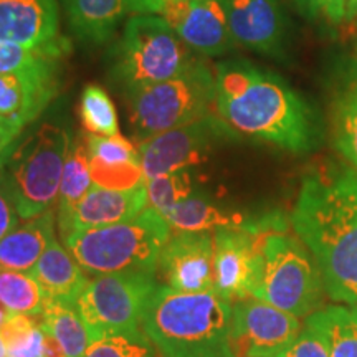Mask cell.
<instances>
[{
    "mask_svg": "<svg viewBox=\"0 0 357 357\" xmlns=\"http://www.w3.org/2000/svg\"><path fill=\"white\" fill-rule=\"evenodd\" d=\"M275 357H329V349L324 337L305 324L291 344Z\"/></svg>",
    "mask_w": 357,
    "mask_h": 357,
    "instance_id": "35",
    "label": "cell"
},
{
    "mask_svg": "<svg viewBox=\"0 0 357 357\" xmlns=\"http://www.w3.org/2000/svg\"><path fill=\"white\" fill-rule=\"evenodd\" d=\"M43 328V326H42ZM45 337H43V356L45 357H66V352L63 347H61L60 342L56 341L55 336H52L50 333L45 331Z\"/></svg>",
    "mask_w": 357,
    "mask_h": 357,
    "instance_id": "38",
    "label": "cell"
},
{
    "mask_svg": "<svg viewBox=\"0 0 357 357\" xmlns=\"http://www.w3.org/2000/svg\"><path fill=\"white\" fill-rule=\"evenodd\" d=\"M294 234L318 261L328 296L357 301V171L316 172L303 181L289 215Z\"/></svg>",
    "mask_w": 357,
    "mask_h": 357,
    "instance_id": "2",
    "label": "cell"
},
{
    "mask_svg": "<svg viewBox=\"0 0 357 357\" xmlns=\"http://www.w3.org/2000/svg\"><path fill=\"white\" fill-rule=\"evenodd\" d=\"M213 73V111L231 131L294 154L319 144L316 113L278 75L242 58L222 61Z\"/></svg>",
    "mask_w": 357,
    "mask_h": 357,
    "instance_id": "1",
    "label": "cell"
},
{
    "mask_svg": "<svg viewBox=\"0 0 357 357\" xmlns=\"http://www.w3.org/2000/svg\"><path fill=\"white\" fill-rule=\"evenodd\" d=\"M93 187L91 171H89V151L86 139L71 141L68 155L61 174L60 192H58L56 225L68 220L75 207Z\"/></svg>",
    "mask_w": 357,
    "mask_h": 357,
    "instance_id": "24",
    "label": "cell"
},
{
    "mask_svg": "<svg viewBox=\"0 0 357 357\" xmlns=\"http://www.w3.org/2000/svg\"><path fill=\"white\" fill-rule=\"evenodd\" d=\"M142 331L160 357H236L231 303L213 289L182 293L159 283L147 301Z\"/></svg>",
    "mask_w": 357,
    "mask_h": 357,
    "instance_id": "3",
    "label": "cell"
},
{
    "mask_svg": "<svg viewBox=\"0 0 357 357\" xmlns=\"http://www.w3.org/2000/svg\"><path fill=\"white\" fill-rule=\"evenodd\" d=\"M70 47L58 48H30L24 45L0 40V75L32 68L48 61L63 60Z\"/></svg>",
    "mask_w": 357,
    "mask_h": 357,
    "instance_id": "31",
    "label": "cell"
},
{
    "mask_svg": "<svg viewBox=\"0 0 357 357\" xmlns=\"http://www.w3.org/2000/svg\"><path fill=\"white\" fill-rule=\"evenodd\" d=\"M306 326L324 337L329 357H357V318L344 306H326L312 312Z\"/></svg>",
    "mask_w": 357,
    "mask_h": 357,
    "instance_id": "25",
    "label": "cell"
},
{
    "mask_svg": "<svg viewBox=\"0 0 357 357\" xmlns=\"http://www.w3.org/2000/svg\"><path fill=\"white\" fill-rule=\"evenodd\" d=\"M158 284V275L151 271H121L88 280L77 307L89 339L146 336L142 316Z\"/></svg>",
    "mask_w": 357,
    "mask_h": 357,
    "instance_id": "9",
    "label": "cell"
},
{
    "mask_svg": "<svg viewBox=\"0 0 357 357\" xmlns=\"http://www.w3.org/2000/svg\"><path fill=\"white\" fill-rule=\"evenodd\" d=\"M83 357H160L146 336H111L91 341Z\"/></svg>",
    "mask_w": 357,
    "mask_h": 357,
    "instance_id": "33",
    "label": "cell"
},
{
    "mask_svg": "<svg viewBox=\"0 0 357 357\" xmlns=\"http://www.w3.org/2000/svg\"><path fill=\"white\" fill-rule=\"evenodd\" d=\"M71 33L84 45H105L131 12L129 0H61Z\"/></svg>",
    "mask_w": 357,
    "mask_h": 357,
    "instance_id": "21",
    "label": "cell"
},
{
    "mask_svg": "<svg viewBox=\"0 0 357 357\" xmlns=\"http://www.w3.org/2000/svg\"><path fill=\"white\" fill-rule=\"evenodd\" d=\"M0 357H8L7 356V349H6V346H3L2 339H0Z\"/></svg>",
    "mask_w": 357,
    "mask_h": 357,
    "instance_id": "42",
    "label": "cell"
},
{
    "mask_svg": "<svg viewBox=\"0 0 357 357\" xmlns=\"http://www.w3.org/2000/svg\"><path fill=\"white\" fill-rule=\"evenodd\" d=\"M71 146L70 132L52 123L19 137L0 159V182L20 220L53 211Z\"/></svg>",
    "mask_w": 357,
    "mask_h": 357,
    "instance_id": "5",
    "label": "cell"
},
{
    "mask_svg": "<svg viewBox=\"0 0 357 357\" xmlns=\"http://www.w3.org/2000/svg\"><path fill=\"white\" fill-rule=\"evenodd\" d=\"M236 45L271 58L287 55L288 19L280 0H223Z\"/></svg>",
    "mask_w": 357,
    "mask_h": 357,
    "instance_id": "16",
    "label": "cell"
},
{
    "mask_svg": "<svg viewBox=\"0 0 357 357\" xmlns=\"http://www.w3.org/2000/svg\"><path fill=\"white\" fill-rule=\"evenodd\" d=\"M56 240V213L48 211L24 220L0 240V270L30 271Z\"/></svg>",
    "mask_w": 357,
    "mask_h": 357,
    "instance_id": "20",
    "label": "cell"
},
{
    "mask_svg": "<svg viewBox=\"0 0 357 357\" xmlns=\"http://www.w3.org/2000/svg\"><path fill=\"white\" fill-rule=\"evenodd\" d=\"M172 231H213L217 229H243L252 218L240 212L218 207L202 195L194 194L162 215Z\"/></svg>",
    "mask_w": 357,
    "mask_h": 357,
    "instance_id": "23",
    "label": "cell"
},
{
    "mask_svg": "<svg viewBox=\"0 0 357 357\" xmlns=\"http://www.w3.org/2000/svg\"><path fill=\"white\" fill-rule=\"evenodd\" d=\"M0 40L30 48L70 47L60 35L58 0H0Z\"/></svg>",
    "mask_w": 357,
    "mask_h": 357,
    "instance_id": "17",
    "label": "cell"
},
{
    "mask_svg": "<svg viewBox=\"0 0 357 357\" xmlns=\"http://www.w3.org/2000/svg\"><path fill=\"white\" fill-rule=\"evenodd\" d=\"M79 118L84 129L93 136H114L119 134L118 111L105 88L88 84L79 98Z\"/></svg>",
    "mask_w": 357,
    "mask_h": 357,
    "instance_id": "29",
    "label": "cell"
},
{
    "mask_svg": "<svg viewBox=\"0 0 357 357\" xmlns=\"http://www.w3.org/2000/svg\"><path fill=\"white\" fill-rule=\"evenodd\" d=\"M45 301L43 288L29 271L0 270V306L8 314L42 316Z\"/></svg>",
    "mask_w": 357,
    "mask_h": 357,
    "instance_id": "27",
    "label": "cell"
},
{
    "mask_svg": "<svg viewBox=\"0 0 357 357\" xmlns=\"http://www.w3.org/2000/svg\"><path fill=\"white\" fill-rule=\"evenodd\" d=\"M22 136V132L17 129L15 126H12L10 123L7 121L3 116H0V159L6 155V153L10 147L13 146L19 137Z\"/></svg>",
    "mask_w": 357,
    "mask_h": 357,
    "instance_id": "37",
    "label": "cell"
},
{
    "mask_svg": "<svg viewBox=\"0 0 357 357\" xmlns=\"http://www.w3.org/2000/svg\"><path fill=\"white\" fill-rule=\"evenodd\" d=\"M40 319L45 331L55 336L63 347L66 357H83L88 346L91 344L77 303L47 300Z\"/></svg>",
    "mask_w": 357,
    "mask_h": 357,
    "instance_id": "26",
    "label": "cell"
},
{
    "mask_svg": "<svg viewBox=\"0 0 357 357\" xmlns=\"http://www.w3.org/2000/svg\"><path fill=\"white\" fill-rule=\"evenodd\" d=\"M19 220L20 217L17 213L15 205H13L12 199L8 197L7 190L3 189L2 182H0V240L19 225Z\"/></svg>",
    "mask_w": 357,
    "mask_h": 357,
    "instance_id": "36",
    "label": "cell"
},
{
    "mask_svg": "<svg viewBox=\"0 0 357 357\" xmlns=\"http://www.w3.org/2000/svg\"><path fill=\"white\" fill-rule=\"evenodd\" d=\"M158 281L182 293L213 289V231H172L158 261Z\"/></svg>",
    "mask_w": 357,
    "mask_h": 357,
    "instance_id": "13",
    "label": "cell"
},
{
    "mask_svg": "<svg viewBox=\"0 0 357 357\" xmlns=\"http://www.w3.org/2000/svg\"><path fill=\"white\" fill-rule=\"evenodd\" d=\"M296 316L257 298L231 305V342L236 357H275L301 333Z\"/></svg>",
    "mask_w": 357,
    "mask_h": 357,
    "instance_id": "11",
    "label": "cell"
},
{
    "mask_svg": "<svg viewBox=\"0 0 357 357\" xmlns=\"http://www.w3.org/2000/svg\"><path fill=\"white\" fill-rule=\"evenodd\" d=\"M7 316H8V312H7L6 310H3V307H2V306H0V326H2V324H3V321H6V319H7Z\"/></svg>",
    "mask_w": 357,
    "mask_h": 357,
    "instance_id": "41",
    "label": "cell"
},
{
    "mask_svg": "<svg viewBox=\"0 0 357 357\" xmlns=\"http://www.w3.org/2000/svg\"><path fill=\"white\" fill-rule=\"evenodd\" d=\"M352 312H354V314H356V318H357V301L354 303V305H352Z\"/></svg>",
    "mask_w": 357,
    "mask_h": 357,
    "instance_id": "43",
    "label": "cell"
},
{
    "mask_svg": "<svg viewBox=\"0 0 357 357\" xmlns=\"http://www.w3.org/2000/svg\"><path fill=\"white\" fill-rule=\"evenodd\" d=\"M230 131L231 129L212 113L199 121L160 132L141 142L137 149L146 181L205 162L213 146Z\"/></svg>",
    "mask_w": 357,
    "mask_h": 357,
    "instance_id": "10",
    "label": "cell"
},
{
    "mask_svg": "<svg viewBox=\"0 0 357 357\" xmlns=\"http://www.w3.org/2000/svg\"><path fill=\"white\" fill-rule=\"evenodd\" d=\"M172 230L166 218L147 207L131 220L79 230L63 240L65 247L88 275L121 271H158V261Z\"/></svg>",
    "mask_w": 357,
    "mask_h": 357,
    "instance_id": "6",
    "label": "cell"
},
{
    "mask_svg": "<svg viewBox=\"0 0 357 357\" xmlns=\"http://www.w3.org/2000/svg\"><path fill=\"white\" fill-rule=\"evenodd\" d=\"M357 19V0H347L346 2V24Z\"/></svg>",
    "mask_w": 357,
    "mask_h": 357,
    "instance_id": "40",
    "label": "cell"
},
{
    "mask_svg": "<svg viewBox=\"0 0 357 357\" xmlns=\"http://www.w3.org/2000/svg\"><path fill=\"white\" fill-rule=\"evenodd\" d=\"M89 159L105 166H123V164H141L139 149L123 134L114 136H93L86 137Z\"/></svg>",
    "mask_w": 357,
    "mask_h": 357,
    "instance_id": "32",
    "label": "cell"
},
{
    "mask_svg": "<svg viewBox=\"0 0 357 357\" xmlns=\"http://www.w3.org/2000/svg\"><path fill=\"white\" fill-rule=\"evenodd\" d=\"M329 124L334 147L357 171V55L342 58L334 68Z\"/></svg>",
    "mask_w": 357,
    "mask_h": 357,
    "instance_id": "19",
    "label": "cell"
},
{
    "mask_svg": "<svg viewBox=\"0 0 357 357\" xmlns=\"http://www.w3.org/2000/svg\"><path fill=\"white\" fill-rule=\"evenodd\" d=\"M63 60L0 75V116L24 132L55 100Z\"/></svg>",
    "mask_w": 357,
    "mask_h": 357,
    "instance_id": "14",
    "label": "cell"
},
{
    "mask_svg": "<svg viewBox=\"0 0 357 357\" xmlns=\"http://www.w3.org/2000/svg\"><path fill=\"white\" fill-rule=\"evenodd\" d=\"M131 2V12L137 13H153L155 12L160 3L166 2V0H129Z\"/></svg>",
    "mask_w": 357,
    "mask_h": 357,
    "instance_id": "39",
    "label": "cell"
},
{
    "mask_svg": "<svg viewBox=\"0 0 357 357\" xmlns=\"http://www.w3.org/2000/svg\"><path fill=\"white\" fill-rule=\"evenodd\" d=\"M29 273L43 288L47 300L52 301L77 303L88 283L86 271L58 238L45 250Z\"/></svg>",
    "mask_w": 357,
    "mask_h": 357,
    "instance_id": "22",
    "label": "cell"
},
{
    "mask_svg": "<svg viewBox=\"0 0 357 357\" xmlns=\"http://www.w3.org/2000/svg\"><path fill=\"white\" fill-rule=\"evenodd\" d=\"M43 337L40 316L8 314L0 326V339L8 357H45Z\"/></svg>",
    "mask_w": 357,
    "mask_h": 357,
    "instance_id": "28",
    "label": "cell"
},
{
    "mask_svg": "<svg viewBox=\"0 0 357 357\" xmlns=\"http://www.w3.org/2000/svg\"><path fill=\"white\" fill-rule=\"evenodd\" d=\"M149 207L146 184L132 189H108L93 184L68 220L58 225L61 240L73 231L101 229L137 217Z\"/></svg>",
    "mask_w": 357,
    "mask_h": 357,
    "instance_id": "18",
    "label": "cell"
},
{
    "mask_svg": "<svg viewBox=\"0 0 357 357\" xmlns=\"http://www.w3.org/2000/svg\"><path fill=\"white\" fill-rule=\"evenodd\" d=\"M250 296L296 318L324 307L328 291L318 261L300 236L288 234V220L278 212L263 215Z\"/></svg>",
    "mask_w": 357,
    "mask_h": 357,
    "instance_id": "4",
    "label": "cell"
},
{
    "mask_svg": "<svg viewBox=\"0 0 357 357\" xmlns=\"http://www.w3.org/2000/svg\"><path fill=\"white\" fill-rule=\"evenodd\" d=\"M202 61L159 15L137 13L111 48L109 78L123 93L166 82Z\"/></svg>",
    "mask_w": 357,
    "mask_h": 357,
    "instance_id": "7",
    "label": "cell"
},
{
    "mask_svg": "<svg viewBox=\"0 0 357 357\" xmlns=\"http://www.w3.org/2000/svg\"><path fill=\"white\" fill-rule=\"evenodd\" d=\"M347 0H294L298 10L312 22L336 26L346 24Z\"/></svg>",
    "mask_w": 357,
    "mask_h": 357,
    "instance_id": "34",
    "label": "cell"
},
{
    "mask_svg": "<svg viewBox=\"0 0 357 357\" xmlns=\"http://www.w3.org/2000/svg\"><path fill=\"white\" fill-rule=\"evenodd\" d=\"M215 73L204 61L176 78L126 93L134 141L137 146L160 132L185 126L212 114Z\"/></svg>",
    "mask_w": 357,
    "mask_h": 357,
    "instance_id": "8",
    "label": "cell"
},
{
    "mask_svg": "<svg viewBox=\"0 0 357 357\" xmlns=\"http://www.w3.org/2000/svg\"><path fill=\"white\" fill-rule=\"evenodd\" d=\"M195 55L220 56L234 50L223 0H166L155 8Z\"/></svg>",
    "mask_w": 357,
    "mask_h": 357,
    "instance_id": "12",
    "label": "cell"
},
{
    "mask_svg": "<svg viewBox=\"0 0 357 357\" xmlns=\"http://www.w3.org/2000/svg\"><path fill=\"white\" fill-rule=\"evenodd\" d=\"M146 187L147 197H149V207L158 211L160 215L171 211L177 204L184 202L190 195L197 194L192 169L153 177L146 181Z\"/></svg>",
    "mask_w": 357,
    "mask_h": 357,
    "instance_id": "30",
    "label": "cell"
},
{
    "mask_svg": "<svg viewBox=\"0 0 357 357\" xmlns=\"http://www.w3.org/2000/svg\"><path fill=\"white\" fill-rule=\"evenodd\" d=\"M263 217L252 218L243 229L213 230V291L231 305L250 296L257 240Z\"/></svg>",
    "mask_w": 357,
    "mask_h": 357,
    "instance_id": "15",
    "label": "cell"
}]
</instances>
